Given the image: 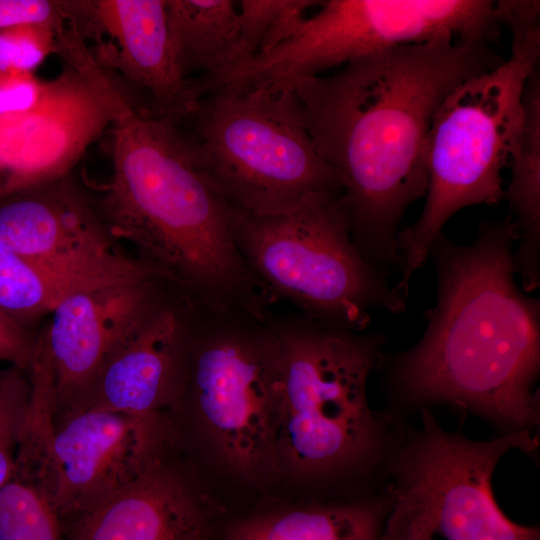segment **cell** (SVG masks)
<instances>
[{
  "label": "cell",
  "instance_id": "obj_3",
  "mask_svg": "<svg viewBox=\"0 0 540 540\" xmlns=\"http://www.w3.org/2000/svg\"><path fill=\"white\" fill-rule=\"evenodd\" d=\"M178 126L132 96L109 128L112 174L95 208L199 306L264 314L269 300L236 248L229 206Z\"/></svg>",
  "mask_w": 540,
  "mask_h": 540
},
{
  "label": "cell",
  "instance_id": "obj_20",
  "mask_svg": "<svg viewBox=\"0 0 540 540\" xmlns=\"http://www.w3.org/2000/svg\"><path fill=\"white\" fill-rule=\"evenodd\" d=\"M392 500L310 506L239 519L224 540H380Z\"/></svg>",
  "mask_w": 540,
  "mask_h": 540
},
{
  "label": "cell",
  "instance_id": "obj_1",
  "mask_svg": "<svg viewBox=\"0 0 540 540\" xmlns=\"http://www.w3.org/2000/svg\"><path fill=\"white\" fill-rule=\"evenodd\" d=\"M502 61L484 42L408 44L293 87L311 141L339 179L352 240L370 263L400 270L398 227L427 191L434 114L456 87Z\"/></svg>",
  "mask_w": 540,
  "mask_h": 540
},
{
  "label": "cell",
  "instance_id": "obj_4",
  "mask_svg": "<svg viewBox=\"0 0 540 540\" xmlns=\"http://www.w3.org/2000/svg\"><path fill=\"white\" fill-rule=\"evenodd\" d=\"M277 461L323 474L373 455L385 425L366 385L381 357V334L335 327L303 314L272 316Z\"/></svg>",
  "mask_w": 540,
  "mask_h": 540
},
{
  "label": "cell",
  "instance_id": "obj_2",
  "mask_svg": "<svg viewBox=\"0 0 540 540\" xmlns=\"http://www.w3.org/2000/svg\"><path fill=\"white\" fill-rule=\"evenodd\" d=\"M518 239L509 214L481 222L469 245L443 232L434 240L437 301L424 312L422 338L393 370L404 398L468 407L519 430L535 422L540 301L516 282Z\"/></svg>",
  "mask_w": 540,
  "mask_h": 540
},
{
  "label": "cell",
  "instance_id": "obj_27",
  "mask_svg": "<svg viewBox=\"0 0 540 540\" xmlns=\"http://www.w3.org/2000/svg\"><path fill=\"white\" fill-rule=\"evenodd\" d=\"M67 1L0 0V31L31 23H67Z\"/></svg>",
  "mask_w": 540,
  "mask_h": 540
},
{
  "label": "cell",
  "instance_id": "obj_12",
  "mask_svg": "<svg viewBox=\"0 0 540 540\" xmlns=\"http://www.w3.org/2000/svg\"><path fill=\"white\" fill-rule=\"evenodd\" d=\"M0 242L89 288L166 281L152 266L123 253L69 175L0 197Z\"/></svg>",
  "mask_w": 540,
  "mask_h": 540
},
{
  "label": "cell",
  "instance_id": "obj_6",
  "mask_svg": "<svg viewBox=\"0 0 540 540\" xmlns=\"http://www.w3.org/2000/svg\"><path fill=\"white\" fill-rule=\"evenodd\" d=\"M539 43L512 42L508 59L460 84L436 110L425 146L424 208L418 220L397 236L401 278L396 288L404 295L455 213L504 199L501 173L508 167L521 128L523 90L536 71Z\"/></svg>",
  "mask_w": 540,
  "mask_h": 540
},
{
  "label": "cell",
  "instance_id": "obj_22",
  "mask_svg": "<svg viewBox=\"0 0 540 540\" xmlns=\"http://www.w3.org/2000/svg\"><path fill=\"white\" fill-rule=\"evenodd\" d=\"M88 288L0 242V308L21 325L51 313L68 294Z\"/></svg>",
  "mask_w": 540,
  "mask_h": 540
},
{
  "label": "cell",
  "instance_id": "obj_26",
  "mask_svg": "<svg viewBox=\"0 0 540 540\" xmlns=\"http://www.w3.org/2000/svg\"><path fill=\"white\" fill-rule=\"evenodd\" d=\"M435 532L434 515L426 498L415 489L399 485L380 540H432Z\"/></svg>",
  "mask_w": 540,
  "mask_h": 540
},
{
  "label": "cell",
  "instance_id": "obj_17",
  "mask_svg": "<svg viewBox=\"0 0 540 540\" xmlns=\"http://www.w3.org/2000/svg\"><path fill=\"white\" fill-rule=\"evenodd\" d=\"M194 311L193 301L184 307L165 298L103 367L86 409L162 413L178 386Z\"/></svg>",
  "mask_w": 540,
  "mask_h": 540
},
{
  "label": "cell",
  "instance_id": "obj_8",
  "mask_svg": "<svg viewBox=\"0 0 540 540\" xmlns=\"http://www.w3.org/2000/svg\"><path fill=\"white\" fill-rule=\"evenodd\" d=\"M183 406L239 471L254 473L278 462L269 312L196 306L178 386L166 409Z\"/></svg>",
  "mask_w": 540,
  "mask_h": 540
},
{
  "label": "cell",
  "instance_id": "obj_28",
  "mask_svg": "<svg viewBox=\"0 0 540 540\" xmlns=\"http://www.w3.org/2000/svg\"><path fill=\"white\" fill-rule=\"evenodd\" d=\"M44 81L34 72L0 71V115L21 113L32 109L41 98Z\"/></svg>",
  "mask_w": 540,
  "mask_h": 540
},
{
  "label": "cell",
  "instance_id": "obj_15",
  "mask_svg": "<svg viewBox=\"0 0 540 540\" xmlns=\"http://www.w3.org/2000/svg\"><path fill=\"white\" fill-rule=\"evenodd\" d=\"M168 443L163 412L139 416L86 409L54 424L50 451L60 519L126 488Z\"/></svg>",
  "mask_w": 540,
  "mask_h": 540
},
{
  "label": "cell",
  "instance_id": "obj_14",
  "mask_svg": "<svg viewBox=\"0 0 540 540\" xmlns=\"http://www.w3.org/2000/svg\"><path fill=\"white\" fill-rule=\"evenodd\" d=\"M69 24L92 53L158 116L179 125L190 120L201 96L180 72L170 39L166 0H70Z\"/></svg>",
  "mask_w": 540,
  "mask_h": 540
},
{
  "label": "cell",
  "instance_id": "obj_5",
  "mask_svg": "<svg viewBox=\"0 0 540 540\" xmlns=\"http://www.w3.org/2000/svg\"><path fill=\"white\" fill-rule=\"evenodd\" d=\"M239 254L266 297L320 322L365 331L371 313H401L407 297L355 246L339 192L307 196L290 210L253 215L229 207Z\"/></svg>",
  "mask_w": 540,
  "mask_h": 540
},
{
  "label": "cell",
  "instance_id": "obj_10",
  "mask_svg": "<svg viewBox=\"0 0 540 540\" xmlns=\"http://www.w3.org/2000/svg\"><path fill=\"white\" fill-rule=\"evenodd\" d=\"M491 0H328L295 39L298 62L322 74L389 48L431 42H484L499 37Z\"/></svg>",
  "mask_w": 540,
  "mask_h": 540
},
{
  "label": "cell",
  "instance_id": "obj_23",
  "mask_svg": "<svg viewBox=\"0 0 540 540\" xmlns=\"http://www.w3.org/2000/svg\"><path fill=\"white\" fill-rule=\"evenodd\" d=\"M320 3L313 0L239 1L241 37L248 58L266 54L288 40L306 18V11Z\"/></svg>",
  "mask_w": 540,
  "mask_h": 540
},
{
  "label": "cell",
  "instance_id": "obj_9",
  "mask_svg": "<svg viewBox=\"0 0 540 540\" xmlns=\"http://www.w3.org/2000/svg\"><path fill=\"white\" fill-rule=\"evenodd\" d=\"M62 68L32 109L0 115V197L68 176L133 95L71 25L58 34Z\"/></svg>",
  "mask_w": 540,
  "mask_h": 540
},
{
  "label": "cell",
  "instance_id": "obj_18",
  "mask_svg": "<svg viewBox=\"0 0 540 540\" xmlns=\"http://www.w3.org/2000/svg\"><path fill=\"white\" fill-rule=\"evenodd\" d=\"M235 3L232 0H166L174 57L185 78L209 81L249 59Z\"/></svg>",
  "mask_w": 540,
  "mask_h": 540
},
{
  "label": "cell",
  "instance_id": "obj_11",
  "mask_svg": "<svg viewBox=\"0 0 540 540\" xmlns=\"http://www.w3.org/2000/svg\"><path fill=\"white\" fill-rule=\"evenodd\" d=\"M525 428L498 439L474 442L442 430L423 411V430L401 455L399 485L420 492L446 540H540L539 530L510 521L491 492V475L508 450L532 451Z\"/></svg>",
  "mask_w": 540,
  "mask_h": 540
},
{
  "label": "cell",
  "instance_id": "obj_24",
  "mask_svg": "<svg viewBox=\"0 0 540 540\" xmlns=\"http://www.w3.org/2000/svg\"><path fill=\"white\" fill-rule=\"evenodd\" d=\"M30 399L27 371L10 366L0 371V489L15 466Z\"/></svg>",
  "mask_w": 540,
  "mask_h": 540
},
{
  "label": "cell",
  "instance_id": "obj_7",
  "mask_svg": "<svg viewBox=\"0 0 540 540\" xmlns=\"http://www.w3.org/2000/svg\"><path fill=\"white\" fill-rule=\"evenodd\" d=\"M188 135L210 183L232 209L274 215L318 192H341L316 151L294 90H216Z\"/></svg>",
  "mask_w": 540,
  "mask_h": 540
},
{
  "label": "cell",
  "instance_id": "obj_16",
  "mask_svg": "<svg viewBox=\"0 0 540 540\" xmlns=\"http://www.w3.org/2000/svg\"><path fill=\"white\" fill-rule=\"evenodd\" d=\"M171 445L126 488L61 519L65 540H210L208 514Z\"/></svg>",
  "mask_w": 540,
  "mask_h": 540
},
{
  "label": "cell",
  "instance_id": "obj_25",
  "mask_svg": "<svg viewBox=\"0 0 540 540\" xmlns=\"http://www.w3.org/2000/svg\"><path fill=\"white\" fill-rule=\"evenodd\" d=\"M66 23H31L0 31V71H31L56 53L57 38Z\"/></svg>",
  "mask_w": 540,
  "mask_h": 540
},
{
  "label": "cell",
  "instance_id": "obj_29",
  "mask_svg": "<svg viewBox=\"0 0 540 540\" xmlns=\"http://www.w3.org/2000/svg\"><path fill=\"white\" fill-rule=\"evenodd\" d=\"M37 337L32 336L25 326L0 308V360L28 371L34 357Z\"/></svg>",
  "mask_w": 540,
  "mask_h": 540
},
{
  "label": "cell",
  "instance_id": "obj_19",
  "mask_svg": "<svg viewBox=\"0 0 540 540\" xmlns=\"http://www.w3.org/2000/svg\"><path fill=\"white\" fill-rule=\"evenodd\" d=\"M523 119L508 167L511 179L504 189L519 230L513 252L514 270L526 293L540 286V79L533 72L523 90Z\"/></svg>",
  "mask_w": 540,
  "mask_h": 540
},
{
  "label": "cell",
  "instance_id": "obj_13",
  "mask_svg": "<svg viewBox=\"0 0 540 540\" xmlns=\"http://www.w3.org/2000/svg\"><path fill=\"white\" fill-rule=\"evenodd\" d=\"M164 282L152 279L81 289L57 304L42 332L54 379V424L86 410L108 360L164 301L160 288Z\"/></svg>",
  "mask_w": 540,
  "mask_h": 540
},
{
  "label": "cell",
  "instance_id": "obj_21",
  "mask_svg": "<svg viewBox=\"0 0 540 540\" xmlns=\"http://www.w3.org/2000/svg\"><path fill=\"white\" fill-rule=\"evenodd\" d=\"M0 540H65L55 489L31 465L15 461L0 489Z\"/></svg>",
  "mask_w": 540,
  "mask_h": 540
}]
</instances>
